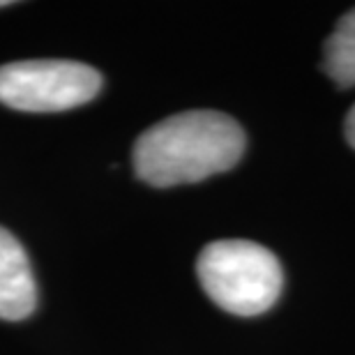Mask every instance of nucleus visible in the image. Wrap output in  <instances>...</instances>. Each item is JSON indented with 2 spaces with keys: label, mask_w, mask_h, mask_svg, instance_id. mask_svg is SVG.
<instances>
[{
  "label": "nucleus",
  "mask_w": 355,
  "mask_h": 355,
  "mask_svg": "<svg viewBox=\"0 0 355 355\" xmlns=\"http://www.w3.org/2000/svg\"><path fill=\"white\" fill-rule=\"evenodd\" d=\"M323 69L339 86H355V10L339 19L337 28L325 42Z\"/></svg>",
  "instance_id": "39448f33"
},
{
  "label": "nucleus",
  "mask_w": 355,
  "mask_h": 355,
  "mask_svg": "<svg viewBox=\"0 0 355 355\" xmlns=\"http://www.w3.org/2000/svg\"><path fill=\"white\" fill-rule=\"evenodd\" d=\"M196 272L210 300L236 316L268 311L284 284L275 254L250 240H219L203 247Z\"/></svg>",
  "instance_id": "f03ea898"
},
{
  "label": "nucleus",
  "mask_w": 355,
  "mask_h": 355,
  "mask_svg": "<svg viewBox=\"0 0 355 355\" xmlns=\"http://www.w3.org/2000/svg\"><path fill=\"white\" fill-rule=\"evenodd\" d=\"M37 286L28 254L19 240L0 226V318L24 321L35 311Z\"/></svg>",
  "instance_id": "20e7f679"
},
{
  "label": "nucleus",
  "mask_w": 355,
  "mask_h": 355,
  "mask_svg": "<svg viewBox=\"0 0 355 355\" xmlns=\"http://www.w3.org/2000/svg\"><path fill=\"white\" fill-rule=\"evenodd\" d=\"M245 153V132L217 111H184L159 120L134 146V171L153 187L198 182L229 171Z\"/></svg>",
  "instance_id": "f257e3e1"
},
{
  "label": "nucleus",
  "mask_w": 355,
  "mask_h": 355,
  "mask_svg": "<svg viewBox=\"0 0 355 355\" xmlns=\"http://www.w3.org/2000/svg\"><path fill=\"white\" fill-rule=\"evenodd\" d=\"M346 139L355 148V106L349 111V118H346Z\"/></svg>",
  "instance_id": "423d86ee"
},
{
  "label": "nucleus",
  "mask_w": 355,
  "mask_h": 355,
  "mask_svg": "<svg viewBox=\"0 0 355 355\" xmlns=\"http://www.w3.org/2000/svg\"><path fill=\"white\" fill-rule=\"evenodd\" d=\"M102 74L74 60H21L0 65V104L17 111L53 113L90 102Z\"/></svg>",
  "instance_id": "7ed1b4c3"
},
{
  "label": "nucleus",
  "mask_w": 355,
  "mask_h": 355,
  "mask_svg": "<svg viewBox=\"0 0 355 355\" xmlns=\"http://www.w3.org/2000/svg\"><path fill=\"white\" fill-rule=\"evenodd\" d=\"M7 5H12L10 0H0V7H7Z\"/></svg>",
  "instance_id": "0eeeda50"
}]
</instances>
